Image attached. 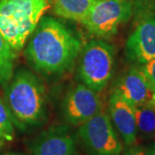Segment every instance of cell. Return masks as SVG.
Listing matches in <instances>:
<instances>
[{
    "mask_svg": "<svg viewBox=\"0 0 155 155\" xmlns=\"http://www.w3.org/2000/svg\"><path fill=\"white\" fill-rule=\"evenodd\" d=\"M5 102L14 126L26 131L40 127L48 118V96L44 84L26 68L16 70L5 85Z\"/></svg>",
    "mask_w": 155,
    "mask_h": 155,
    "instance_id": "cell-2",
    "label": "cell"
},
{
    "mask_svg": "<svg viewBox=\"0 0 155 155\" xmlns=\"http://www.w3.org/2000/svg\"><path fill=\"white\" fill-rule=\"evenodd\" d=\"M134 107L137 130L144 137H153L155 135V104H147Z\"/></svg>",
    "mask_w": 155,
    "mask_h": 155,
    "instance_id": "cell-13",
    "label": "cell"
},
{
    "mask_svg": "<svg viewBox=\"0 0 155 155\" xmlns=\"http://www.w3.org/2000/svg\"><path fill=\"white\" fill-rule=\"evenodd\" d=\"M109 115L114 127L127 147L133 146L137 138V125L134 107L115 91L108 103Z\"/></svg>",
    "mask_w": 155,
    "mask_h": 155,
    "instance_id": "cell-11",
    "label": "cell"
},
{
    "mask_svg": "<svg viewBox=\"0 0 155 155\" xmlns=\"http://www.w3.org/2000/svg\"><path fill=\"white\" fill-rule=\"evenodd\" d=\"M140 67L155 91V57L147 63L140 66Z\"/></svg>",
    "mask_w": 155,
    "mask_h": 155,
    "instance_id": "cell-16",
    "label": "cell"
},
{
    "mask_svg": "<svg viewBox=\"0 0 155 155\" xmlns=\"http://www.w3.org/2000/svg\"><path fill=\"white\" fill-rule=\"evenodd\" d=\"M122 155H148L142 147L138 146H130L127 147L125 152Z\"/></svg>",
    "mask_w": 155,
    "mask_h": 155,
    "instance_id": "cell-17",
    "label": "cell"
},
{
    "mask_svg": "<svg viewBox=\"0 0 155 155\" xmlns=\"http://www.w3.org/2000/svg\"><path fill=\"white\" fill-rule=\"evenodd\" d=\"M5 140L4 139L2 138V136L0 135V148H1V147H2L4 146V144H5Z\"/></svg>",
    "mask_w": 155,
    "mask_h": 155,
    "instance_id": "cell-19",
    "label": "cell"
},
{
    "mask_svg": "<svg viewBox=\"0 0 155 155\" xmlns=\"http://www.w3.org/2000/svg\"><path fill=\"white\" fill-rule=\"evenodd\" d=\"M82 48L75 32L60 20L42 17L30 35L24 55L43 76H61L74 67Z\"/></svg>",
    "mask_w": 155,
    "mask_h": 155,
    "instance_id": "cell-1",
    "label": "cell"
},
{
    "mask_svg": "<svg viewBox=\"0 0 155 155\" xmlns=\"http://www.w3.org/2000/svg\"><path fill=\"white\" fill-rule=\"evenodd\" d=\"M77 137L89 154L122 155V140L104 109L78 126Z\"/></svg>",
    "mask_w": 155,
    "mask_h": 155,
    "instance_id": "cell-5",
    "label": "cell"
},
{
    "mask_svg": "<svg viewBox=\"0 0 155 155\" xmlns=\"http://www.w3.org/2000/svg\"><path fill=\"white\" fill-rule=\"evenodd\" d=\"M16 50L0 34V85H5L14 73Z\"/></svg>",
    "mask_w": 155,
    "mask_h": 155,
    "instance_id": "cell-14",
    "label": "cell"
},
{
    "mask_svg": "<svg viewBox=\"0 0 155 155\" xmlns=\"http://www.w3.org/2000/svg\"><path fill=\"white\" fill-rule=\"evenodd\" d=\"M77 61L78 78L100 92L109 84L115 72V48L100 39L91 40L81 48Z\"/></svg>",
    "mask_w": 155,
    "mask_h": 155,
    "instance_id": "cell-4",
    "label": "cell"
},
{
    "mask_svg": "<svg viewBox=\"0 0 155 155\" xmlns=\"http://www.w3.org/2000/svg\"><path fill=\"white\" fill-rule=\"evenodd\" d=\"M29 151L31 155H78L76 138L66 125L41 132L31 141Z\"/></svg>",
    "mask_w": 155,
    "mask_h": 155,
    "instance_id": "cell-10",
    "label": "cell"
},
{
    "mask_svg": "<svg viewBox=\"0 0 155 155\" xmlns=\"http://www.w3.org/2000/svg\"><path fill=\"white\" fill-rule=\"evenodd\" d=\"M148 155H155V145H153V147H152V149L150 150L149 153H147Z\"/></svg>",
    "mask_w": 155,
    "mask_h": 155,
    "instance_id": "cell-18",
    "label": "cell"
},
{
    "mask_svg": "<svg viewBox=\"0 0 155 155\" xmlns=\"http://www.w3.org/2000/svg\"><path fill=\"white\" fill-rule=\"evenodd\" d=\"M2 155H22V154H19V153H6L5 154H2Z\"/></svg>",
    "mask_w": 155,
    "mask_h": 155,
    "instance_id": "cell-20",
    "label": "cell"
},
{
    "mask_svg": "<svg viewBox=\"0 0 155 155\" xmlns=\"http://www.w3.org/2000/svg\"><path fill=\"white\" fill-rule=\"evenodd\" d=\"M126 57L142 66L155 57V5L140 3L135 11V25L125 45Z\"/></svg>",
    "mask_w": 155,
    "mask_h": 155,
    "instance_id": "cell-6",
    "label": "cell"
},
{
    "mask_svg": "<svg viewBox=\"0 0 155 155\" xmlns=\"http://www.w3.org/2000/svg\"><path fill=\"white\" fill-rule=\"evenodd\" d=\"M49 6L48 0H0V34L20 51Z\"/></svg>",
    "mask_w": 155,
    "mask_h": 155,
    "instance_id": "cell-3",
    "label": "cell"
},
{
    "mask_svg": "<svg viewBox=\"0 0 155 155\" xmlns=\"http://www.w3.org/2000/svg\"><path fill=\"white\" fill-rule=\"evenodd\" d=\"M104 109L98 92L84 84H77L70 87L61 106L64 121L72 126L83 124Z\"/></svg>",
    "mask_w": 155,
    "mask_h": 155,
    "instance_id": "cell-8",
    "label": "cell"
},
{
    "mask_svg": "<svg viewBox=\"0 0 155 155\" xmlns=\"http://www.w3.org/2000/svg\"><path fill=\"white\" fill-rule=\"evenodd\" d=\"M116 92L132 105L155 104V91L140 66L134 64L117 78L114 84Z\"/></svg>",
    "mask_w": 155,
    "mask_h": 155,
    "instance_id": "cell-9",
    "label": "cell"
},
{
    "mask_svg": "<svg viewBox=\"0 0 155 155\" xmlns=\"http://www.w3.org/2000/svg\"><path fill=\"white\" fill-rule=\"evenodd\" d=\"M96 0H54L57 16L81 23L88 16Z\"/></svg>",
    "mask_w": 155,
    "mask_h": 155,
    "instance_id": "cell-12",
    "label": "cell"
},
{
    "mask_svg": "<svg viewBox=\"0 0 155 155\" xmlns=\"http://www.w3.org/2000/svg\"><path fill=\"white\" fill-rule=\"evenodd\" d=\"M134 12L127 0H96L82 22L90 33L100 38L115 35L121 24L127 22Z\"/></svg>",
    "mask_w": 155,
    "mask_h": 155,
    "instance_id": "cell-7",
    "label": "cell"
},
{
    "mask_svg": "<svg viewBox=\"0 0 155 155\" xmlns=\"http://www.w3.org/2000/svg\"><path fill=\"white\" fill-rule=\"evenodd\" d=\"M0 135L5 141H12L15 137V128L10 111L5 99L0 96Z\"/></svg>",
    "mask_w": 155,
    "mask_h": 155,
    "instance_id": "cell-15",
    "label": "cell"
}]
</instances>
